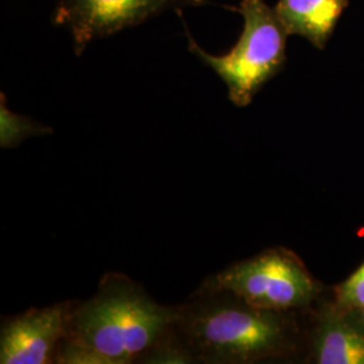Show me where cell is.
Listing matches in <instances>:
<instances>
[{"label": "cell", "mask_w": 364, "mask_h": 364, "mask_svg": "<svg viewBox=\"0 0 364 364\" xmlns=\"http://www.w3.org/2000/svg\"><path fill=\"white\" fill-rule=\"evenodd\" d=\"M299 313L252 306L232 293L198 287L177 305L156 363L252 364L290 359L308 341Z\"/></svg>", "instance_id": "cell-1"}, {"label": "cell", "mask_w": 364, "mask_h": 364, "mask_svg": "<svg viewBox=\"0 0 364 364\" xmlns=\"http://www.w3.org/2000/svg\"><path fill=\"white\" fill-rule=\"evenodd\" d=\"M176 317L177 305L156 302L124 274H105L91 299L77 301L55 363H150Z\"/></svg>", "instance_id": "cell-2"}, {"label": "cell", "mask_w": 364, "mask_h": 364, "mask_svg": "<svg viewBox=\"0 0 364 364\" xmlns=\"http://www.w3.org/2000/svg\"><path fill=\"white\" fill-rule=\"evenodd\" d=\"M236 11L243 18V30L234 48L223 55L205 52L185 28L191 53L216 72L227 85L231 103L243 108L282 70L289 33L264 0H242Z\"/></svg>", "instance_id": "cell-3"}, {"label": "cell", "mask_w": 364, "mask_h": 364, "mask_svg": "<svg viewBox=\"0 0 364 364\" xmlns=\"http://www.w3.org/2000/svg\"><path fill=\"white\" fill-rule=\"evenodd\" d=\"M200 287L224 290L260 309L308 312L323 294V284L296 252L267 248L255 257L209 275Z\"/></svg>", "instance_id": "cell-4"}, {"label": "cell", "mask_w": 364, "mask_h": 364, "mask_svg": "<svg viewBox=\"0 0 364 364\" xmlns=\"http://www.w3.org/2000/svg\"><path fill=\"white\" fill-rule=\"evenodd\" d=\"M208 0H57L53 22L72 33L81 55L96 39L136 26L169 9L198 7Z\"/></svg>", "instance_id": "cell-5"}, {"label": "cell", "mask_w": 364, "mask_h": 364, "mask_svg": "<svg viewBox=\"0 0 364 364\" xmlns=\"http://www.w3.org/2000/svg\"><path fill=\"white\" fill-rule=\"evenodd\" d=\"M76 304L77 301H64L45 308H31L4 320L0 331V363H55Z\"/></svg>", "instance_id": "cell-6"}, {"label": "cell", "mask_w": 364, "mask_h": 364, "mask_svg": "<svg viewBox=\"0 0 364 364\" xmlns=\"http://www.w3.org/2000/svg\"><path fill=\"white\" fill-rule=\"evenodd\" d=\"M309 362L317 364H364V324L352 309L335 299L314 312L308 336Z\"/></svg>", "instance_id": "cell-7"}, {"label": "cell", "mask_w": 364, "mask_h": 364, "mask_svg": "<svg viewBox=\"0 0 364 364\" xmlns=\"http://www.w3.org/2000/svg\"><path fill=\"white\" fill-rule=\"evenodd\" d=\"M350 0H278L274 7L289 36L324 49Z\"/></svg>", "instance_id": "cell-8"}, {"label": "cell", "mask_w": 364, "mask_h": 364, "mask_svg": "<svg viewBox=\"0 0 364 364\" xmlns=\"http://www.w3.org/2000/svg\"><path fill=\"white\" fill-rule=\"evenodd\" d=\"M52 134V129L43 126L31 117L14 114L6 105L4 93L0 100V147L13 149L27 138Z\"/></svg>", "instance_id": "cell-9"}, {"label": "cell", "mask_w": 364, "mask_h": 364, "mask_svg": "<svg viewBox=\"0 0 364 364\" xmlns=\"http://www.w3.org/2000/svg\"><path fill=\"white\" fill-rule=\"evenodd\" d=\"M333 299L347 309L364 306V260L353 273L333 289Z\"/></svg>", "instance_id": "cell-10"}, {"label": "cell", "mask_w": 364, "mask_h": 364, "mask_svg": "<svg viewBox=\"0 0 364 364\" xmlns=\"http://www.w3.org/2000/svg\"><path fill=\"white\" fill-rule=\"evenodd\" d=\"M355 312L358 313V316L360 317V320L363 321L364 324V306L363 308H360V309H355Z\"/></svg>", "instance_id": "cell-11"}]
</instances>
